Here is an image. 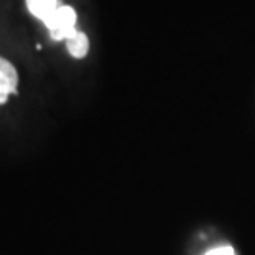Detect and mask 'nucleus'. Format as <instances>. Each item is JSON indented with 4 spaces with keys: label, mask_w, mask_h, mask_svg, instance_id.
<instances>
[{
    "label": "nucleus",
    "mask_w": 255,
    "mask_h": 255,
    "mask_svg": "<svg viewBox=\"0 0 255 255\" xmlns=\"http://www.w3.org/2000/svg\"><path fill=\"white\" fill-rule=\"evenodd\" d=\"M53 40H68L76 31V12L73 7L59 5L58 10L45 21Z\"/></svg>",
    "instance_id": "f257e3e1"
},
{
    "label": "nucleus",
    "mask_w": 255,
    "mask_h": 255,
    "mask_svg": "<svg viewBox=\"0 0 255 255\" xmlns=\"http://www.w3.org/2000/svg\"><path fill=\"white\" fill-rule=\"evenodd\" d=\"M18 88L17 69L10 61L0 58V104H5L10 94H15Z\"/></svg>",
    "instance_id": "f03ea898"
},
{
    "label": "nucleus",
    "mask_w": 255,
    "mask_h": 255,
    "mask_svg": "<svg viewBox=\"0 0 255 255\" xmlns=\"http://www.w3.org/2000/svg\"><path fill=\"white\" fill-rule=\"evenodd\" d=\"M26 7L31 15L46 21L58 10V0H26Z\"/></svg>",
    "instance_id": "7ed1b4c3"
},
{
    "label": "nucleus",
    "mask_w": 255,
    "mask_h": 255,
    "mask_svg": "<svg viewBox=\"0 0 255 255\" xmlns=\"http://www.w3.org/2000/svg\"><path fill=\"white\" fill-rule=\"evenodd\" d=\"M66 48L69 51V55L76 59H81L88 55L89 51V38L83 31H76V33L66 40Z\"/></svg>",
    "instance_id": "20e7f679"
},
{
    "label": "nucleus",
    "mask_w": 255,
    "mask_h": 255,
    "mask_svg": "<svg viewBox=\"0 0 255 255\" xmlns=\"http://www.w3.org/2000/svg\"><path fill=\"white\" fill-rule=\"evenodd\" d=\"M206 255H236V252L232 251L231 247H219V249H214V251L208 252Z\"/></svg>",
    "instance_id": "39448f33"
}]
</instances>
